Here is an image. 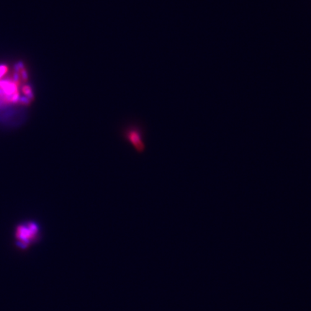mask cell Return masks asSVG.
<instances>
[{
	"mask_svg": "<svg viewBox=\"0 0 311 311\" xmlns=\"http://www.w3.org/2000/svg\"><path fill=\"white\" fill-rule=\"evenodd\" d=\"M22 91L23 93L25 94V96H26L27 97H28V98L31 99V100H32L34 98V95H33V93H32V90L31 89V87H30V86L28 85H24L23 87H22Z\"/></svg>",
	"mask_w": 311,
	"mask_h": 311,
	"instance_id": "cell-3",
	"label": "cell"
},
{
	"mask_svg": "<svg viewBox=\"0 0 311 311\" xmlns=\"http://www.w3.org/2000/svg\"><path fill=\"white\" fill-rule=\"evenodd\" d=\"M12 81L15 83L17 84H20V75L19 73L15 72L13 74V77H12Z\"/></svg>",
	"mask_w": 311,
	"mask_h": 311,
	"instance_id": "cell-8",
	"label": "cell"
},
{
	"mask_svg": "<svg viewBox=\"0 0 311 311\" xmlns=\"http://www.w3.org/2000/svg\"><path fill=\"white\" fill-rule=\"evenodd\" d=\"M127 138L138 151H142L144 148V145H143L141 134L136 130L133 129L127 132Z\"/></svg>",
	"mask_w": 311,
	"mask_h": 311,
	"instance_id": "cell-2",
	"label": "cell"
},
{
	"mask_svg": "<svg viewBox=\"0 0 311 311\" xmlns=\"http://www.w3.org/2000/svg\"><path fill=\"white\" fill-rule=\"evenodd\" d=\"M31 99H30L28 98V97H27L26 96L20 97L19 103H20L21 104H26V105H28V104H30V103H31Z\"/></svg>",
	"mask_w": 311,
	"mask_h": 311,
	"instance_id": "cell-6",
	"label": "cell"
},
{
	"mask_svg": "<svg viewBox=\"0 0 311 311\" xmlns=\"http://www.w3.org/2000/svg\"><path fill=\"white\" fill-rule=\"evenodd\" d=\"M40 227L36 222L30 221L18 225L15 231L16 244L20 249H27L40 238Z\"/></svg>",
	"mask_w": 311,
	"mask_h": 311,
	"instance_id": "cell-1",
	"label": "cell"
},
{
	"mask_svg": "<svg viewBox=\"0 0 311 311\" xmlns=\"http://www.w3.org/2000/svg\"><path fill=\"white\" fill-rule=\"evenodd\" d=\"M14 69H15V72H17V73H19L20 71V67H19V66H18L17 64H15V66H14Z\"/></svg>",
	"mask_w": 311,
	"mask_h": 311,
	"instance_id": "cell-9",
	"label": "cell"
},
{
	"mask_svg": "<svg viewBox=\"0 0 311 311\" xmlns=\"http://www.w3.org/2000/svg\"><path fill=\"white\" fill-rule=\"evenodd\" d=\"M20 94H19V92H16V93H15L14 94L12 95V97H11V103H17L19 102V99H20Z\"/></svg>",
	"mask_w": 311,
	"mask_h": 311,
	"instance_id": "cell-7",
	"label": "cell"
},
{
	"mask_svg": "<svg viewBox=\"0 0 311 311\" xmlns=\"http://www.w3.org/2000/svg\"><path fill=\"white\" fill-rule=\"evenodd\" d=\"M17 64H18V66H19V67H20V70H21V69H22L25 68L24 64H23V63L22 61H19V62L17 63Z\"/></svg>",
	"mask_w": 311,
	"mask_h": 311,
	"instance_id": "cell-10",
	"label": "cell"
},
{
	"mask_svg": "<svg viewBox=\"0 0 311 311\" xmlns=\"http://www.w3.org/2000/svg\"><path fill=\"white\" fill-rule=\"evenodd\" d=\"M8 66L7 65H0V79L7 73Z\"/></svg>",
	"mask_w": 311,
	"mask_h": 311,
	"instance_id": "cell-4",
	"label": "cell"
},
{
	"mask_svg": "<svg viewBox=\"0 0 311 311\" xmlns=\"http://www.w3.org/2000/svg\"><path fill=\"white\" fill-rule=\"evenodd\" d=\"M20 72L21 77H22V79L24 81V82H27V79H28V76H27V72L25 68L21 69Z\"/></svg>",
	"mask_w": 311,
	"mask_h": 311,
	"instance_id": "cell-5",
	"label": "cell"
}]
</instances>
